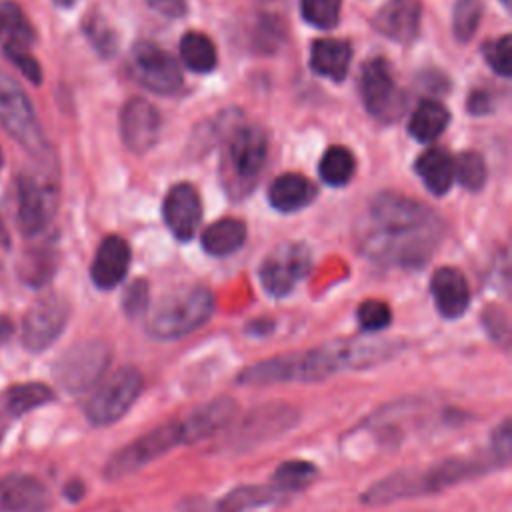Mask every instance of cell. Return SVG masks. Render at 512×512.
I'll return each mask as SVG.
<instances>
[{
	"instance_id": "52a82bcc",
	"label": "cell",
	"mask_w": 512,
	"mask_h": 512,
	"mask_svg": "<svg viewBox=\"0 0 512 512\" xmlns=\"http://www.w3.org/2000/svg\"><path fill=\"white\" fill-rule=\"evenodd\" d=\"M144 378L136 366L116 370L84 404L86 420L92 426H110L118 422L138 400Z\"/></svg>"
},
{
	"instance_id": "c3c4849f",
	"label": "cell",
	"mask_w": 512,
	"mask_h": 512,
	"mask_svg": "<svg viewBox=\"0 0 512 512\" xmlns=\"http://www.w3.org/2000/svg\"><path fill=\"white\" fill-rule=\"evenodd\" d=\"M78 0H54V4H58V6H62V8H68V6H72V4H76Z\"/></svg>"
},
{
	"instance_id": "f6af8a7d",
	"label": "cell",
	"mask_w": 512,
	"mask_h": 512,
	"mask_svg": "<svg viewBox=\"0 0 512 512\" xmlns=\"http://www.w3.org/2000/svg\"><path fill=\"white\" fill-rule=\"evenodd\" d=\"M490 106H492V100H490V96L484 90H476L468 98V108L474 114H484V112L490 110Z\"/></svg>"
},
{
	"instance_id": "6da1fadb",
	"label": "cell",
	"mask_w": 512,
	"mask_h": 512,
	"mask_svg": "<svg viewBox=\"0 0 512 512\" xmlns=\"http://www.w3.org/2000/svg\"><path fill=\"white\" fill-rule=\"evenodd\" d=\"M444 224L426 204L400 194H376L356 226L358 248L382 266L420 268L440 244Z\"/></svg>"
},
{
	"instance_id": "4dcf8cb0",
	"label": "cell",
	"mask_w": 512,
	"mask_h": 512,
	"mask_svg": "<svg viewBox=\"0 0 512 512\" xmlns=\"http://www.w3.org/2000/svg\"><path fill=\"white\" fill-rule=\"evenodd\" d=\"M316 474H318V470L312 462L288 460V462H282L276 468V472L272 474V486L282 494L298 492V490L306 488L308 484H312Z\"/></svg>"
},
{
	"instance_id": "60d3db41",
	"label": "cell",
	"mask_w": 512,
	"mask_h": 512,
	"mask_svg": "<svg viewBox=\"0 0 512 512\" xmlns=\"http://www.w3.org/2000/svg\"><path fill=\"white\" fill-rule=\"evenodd\" d=\"M512 450V430H510V418H504L492 432L490 438V454L494 464H506L510 460Z\"/></svg>"
},
{
	"instance_id": "836d02e7",
	"label": "cell",
	"mask_w": 512,
	"mask_h": 512,
	"mask_svg": "<svg viewBox=\"0 0 512 512\" xmlns=\"http://www.w3.org/2000/svg\"><path fill=\"white\" fill-rule=\"evenodd\" d=\"M342 0H300L302 18L316 28H332L340 20Z\"/></svg>"
},
{
	"instance_id": "7bdbcfd3",
	"label": "cell",
	"mask_w": 512,
	"mask_h": 512,
	"mask_svg": "<svg viewBox=\"0 0 512 512\" xmlns=\"http://www.w3.org/2000/svg\"><path fill=\"white\" fill-rule=\"evenodd\" d=\"M86 32L92 40V44L98 48V52H102L104 56L112 54L116 50V40H114V32L110 30V26L100 20V18H92L86 22Z\"/></svg>"
},
{
	"instance_id": "ffe728a7",
	"label": "cell",
	"mask_w": 512,
	"mask_h": 512,
	"mask_svg": "<svg viewBox=\"0 0 512 512\" xmlns=\"http://www.w3.org/2000/svg\"><path fill=\"white\" fill-rule=\"evenodd\" d=\"M430 292L438 312L448 318H460L470 304V288L464 274L458 268L444 266L432 274Z\"/></svg>"
},
{
	"instance_id": "3957f363",
	"label": "cell",
	"mask_w": 512,
	"mask_h": 512,
	"mask_svg": "<svg viewBox=\"0 0 512 512\" xmlns=\"http://www.w3.org/2000/svg\"><path fill=\"white\" fill-rule=\"evenodd\" d=\"M214 312L212 292L204 286H178L166 292L146 316V332L156 340H178L198 330Z\"/></svg>"
},
{
	"instance_id": "8d00e7d4",
	"label": "cell",
	"mask_w": 512,
	"mask_h": 512,
	"mask_svg": "<svg viewBox=\"0 0 512 512\" xmlns=\"http://www.w3.org/2000/svg\"><path fill=\"white\" fill-rule=\"evenodd\" d=\"M484 58L496 74L508 78L512 74V40H510V36L504 34L498 40L488 42L484 46Z\"/></svg>"
},
{
	"instance_id": "4fadbf2b",
	"label": "cell",
	"mask_w": 512,
	"mask_h": 512,
	"mask_svg": "<svg viewBox=\"0 0 512 512\" xmlns=\"http://www.w3.org/2000/svg\"><path fill=\"white\" fill-rule=\"evenodd\" d=\"M268 156V136L260 126L238 128L228 142V168L232 176L250 184L264 168Z\"/></svg>"
},
{
	"instance_id": "9a60e30c",
	"label": "cell",
	"mask_w": 512,
	"mask_h": 512,
	"mask_svg": "<svg viewBox=\"0 0 512 512\" xmlns=\"http://www.w3.org/2000/svg\"><path fill=\"white\" fill-rule=\"evenodd\" d=\"M162 214L166 226L178 240H190L202 218V202L198 190L188 182L172 186L164 198Z\"/></svg>"
},
{
	"instance_id": "7402d4cb",
	"label": "cell",
	"mask_w": 512,
	"mask_h": 512,
	"mask_svg": "<svg viewBox=\"0 0 512 512\" xmlns=\"http://www.w3.org/2000/svg\"><path fill=\"white\" fill-rule=\"evenodd\" d=\"M296 412L290 406L284 404H270L264 408L254 410L242 424L238 432V444L240 442H260L266 438H272L274 434H282L296 422Z\"/></svg>"
},
{
	"instance_id": "ba28073f",
	"label": "cell",
	"mask_w": 512,
	"mask_h": 512,
	"mask_svg": "<svg viewBox=\"0 0 512 512\" xmlns=\"http://www.w3.org/2000/svg\"><path fill=\"white\" fill-rule=\"evenodd\" d=\"M70 318V304L60 294L40 296L26 310L22 320V344L28 352H42L64 332Z\"/></svg>"
},
{
	"instance_id": "f35d334b",
	"label": "cell",
	"mask_w": 512,
	"mask_h": 512,
	"mask_svg": "<svg viewBox=\"0 0 512 512\" xmlns=\"http://www.w3.org/2000/svg\"><path fill=\"white\" fill-rule=\"evenodd\" d=\"M122 308L130 318L146 314L148 308V282L144 278H136L122 296Z\"/></svg>"
},
{
	"instance_id": "ac0fdd59",
	"label": "cell",
	"mask_w": 512,
	"mask_h": 512,
	"mask_svg": "<svg viewBox=\"0 0 512 512\" xmlns=\"http://www.w3.org/2000/svg\"><path fill=\"white\" fill-rule=\"evenodd\" d=\"M54 400V390L40 382L14 384L0 392V442L12 424L30 410L46 406Z\"/></svg>"
},
{
	"instance_id": "681fc988",
	"label": "cell",
	"mask_w": 512,
	"mask_h": 512,
	"mask_svg": "<svg viewBox=\"0 0 512 512\" xmlns=\"http://www.w3.org/2000/svg\"><path fill=\"white\" fill-rule=\"evenodd\" d=\"M2 276H4V272H2V266H0V282H2Z\"/></svg>"
},
{
	"instance_id": "816d5d0a",
	"label": "cell",
	"mask_w": 512,
	"mask_h": 512,
	"mask_svg": "<svg viewBox=\"0 0 512 512\" xmlns=\"http://www.w3.org/2000/svg\"><path fill=\"white\" fill-rule=\"evenodd\" d=\"M0 32H2V18H0Z\"/></svg>"
},
{
	"instance_id": "74e56055",
	"label": "cell",
	"mask_w": 512,
	"mask_h": 512,
	"mask_svg": "<svg viewBox=\"0 0 512 512\" xmlns=\"http://www.w3.org/2000/svg\"><path fill=\"white\" fill-rule=\"evenodd\" d=\"M20 278L22 282L30 284V286H40L44 284L52 272H54V258L46 256V254H36V256H26L22 258L20 266H18Z\"/></svg>"
},
{
	"instance_id": "e0dca14e",
	"label": "cell",
	"mask_w": 512,
	"mask_h": 512,
	"mask_svg": "<svg viewBox=\"0 0 512 512\" xmlns=\"http://www.w3.org/2000/svg\"><path fill=\"white\" fill-rule=\"evenodd\" d=\"M50 506L48 488L30 474H10L0 480L2 512H44Z\"/></svg>"
},
{
	"instance_id": "d6a6232c",
	"label": "cell",
	"mask_w": 512,
	"mask_h": 512,
	"mask_svg": "<svg viewBox=\"0 0 512 512\" xmlns=\"http://www.w3.org/2000/svg\"><path fill=\"white\" fill-rule=\"evenodd\" d=\"M482 0H456L454 4V36L460 42H468L482 18Z\"/></svg>"
},
{
	"instance_id": "bcb514c9",
	"label": "cell",
	"mask_w": 512,
	"mask_h": 512,
	"mask_svg": "<svg viewBox=\"0 0 512 512\" xmlns=\"http://www.w3.org/2000/svg\"><path fill=\"white\" fill-rule=\"evenodd\" d=\"M12 330H14L12 320H10L8 316H2V314H0V346L12 336Z\"/></svg>"
},
{
	"instance_id": "8992f818",
	"label": "cell",
	"mask_w": 512,
	"mask_h": 512,
	"mask_svg": "<svg viewBox=\"0 0 512 512\" xmlns=\"http://www.w3.org/2000/svg\"><path fill=\"white\" fill-rule=\"evenodd\" d=\"M112 360V348L106 340H84L70 346L54 362V378L70 392L80 394L90 390L106 374Z\"/></svg>"
},
{
	"instance_id": "484cf974",
	"label": "cell",
	"mask_w": 512,
	"mask_h": 512,
	"mask_svg": "<svg viewBox=\"0 0 512 512\" xmlns=\"http://www.w3.org/2000/svg\"><path fill=\"white\" fill-rule=\"evenodd\" d=\"M246 240V224L238 218H220L202 232V248L212 256L236 252Z\"/></svg>"
},
{
	"instance_id": "d6986e66",
	"label": "cell",
	"mask_w": 512,
	"mask_h": 512,
	"mask_svg": "<svg viewBox=\"0 0 512 512\" xmlns=\"http://www.w3.org/2000/svg\"><path fill=\"white\" fill-rule=\"evenodd\" d=\"M128 266H130L128 242L120 236H106L100 242L90 266L92 282L102 290H110L124 280Z\"/></svg>"
},
{
	"instance_id": "d590c367",
	"label": "cell",
	"mask_w": 512,
	"mask_h": 512,
	"mask_svg": "<svg viewBox=\"0 0 512 512\" xmlns=\"http://www.w3.org/2000/svg\"><path fill=\"white\" fill-rule=\"evenodd\" d=\"M358 324L366 330V332H380L384 328L390 326L392 322V310L386 302L382 300H364L358 306L356 312Z\"/></svg>"
},
{
	"instance_id": "8fae6325",
	"label": "cell",
	"mask_w": 512,
	"mask_h": 512,
	"mask_svg": "<svg viewBox=\"0 0 512 512\" xmlns=\"http://www.w3.org/2000/svg\"><path fill=\"white\" fill-rule=\"evenodd\" d=\"M360 94L366 110L378 120L392 122L404 112V94L398 90L392 68L384 58L364 62L360 74Z\"/></svg>"
},
{
	"instance_id": "44dd1931",
	"label": "cell",
	"mask_w": 512,
	"mask_h": 512,
	"mask_svg": "<svg viewBox=\"0 0 512 512\" xmlns=\"http://www.w3.org/2000/svg\"><path fill=\"white\" fill-rule=\"evenodd\" d=\"M236 414V402L232 398L220 396L198 410H194L186 420H182V432H184V444H196L224 426L232 422Z\"/></svg>"
},
{
	"instance_id": "603a6c76",
	"label": "cell",
	"mask_w": 512,
	"mask_h": 512,
	"mask_svg": "<svg viewBox=\"0 0 512 512\" xmlns=\"http://www.w3.org/2000/svg\"><path fill=\"white\" fill-rule=\"evenodd\" d=\"M316 196V186L302 174H280L268 188L270 204L280 212H296L308 206Z\"/></svg>"
},
{
	"instance_id": "f1b7e54d",
	"label": "cell",
	"mask_w": 512,
	"mask_h": 512,
	"mask_svg": "<svg viewBox=\"0 0 512 512\" xmlns=\"http://www.w3.org/2000/svg\"><path fill=\"white\" fill-rule=\"evenodd\" d=\"M180 56L194 72H210L216 68L218 52L214 42L202 32H186L180 40Z\"/></svg>"
},
{
	"instance_id": "b9f144b4",
	"label": "cell",
	"mask_w": 512,
	"mask_h": 512,
	"mask_svg": "<svg viewBox=\"0 0 512 512\" xmlns=\"http://www.w3.org/2000/svg\"><path fill=\"white\" fill-rule=\"evenodd\" d=\"M282 36H284L282 22L276 20L274 16H268L258 22L254 32V44L256 48H262V50H274V46L282 42Z\"/></svg>"
},
{
	"instance_id": "2e32d148",
	"label": "cell",
	"mask_w": 512,
	"mask_h": 512,
	"mask_svg": "<svg viewBox=\"0 0 512 512\" xmlns=\"http://www.w3.org/2000/svg\"><path fill=\"white\" fill-rule=\"evenodd\" d=\"M420 16V0H388L378 8L372 24L386 38L408 44L420 32Z\"/></svg>"
},
{
	"instance_id": "9c48e42d",
	"label": "cell",
	"mask_w": 512,
	"mask_h": 512,
	"mask_svg": "<svg viewBox=\"0 0 512 512\" xmlns=\"http://www.w3.org/2000/svg\"><path fill=\"white\" fill-rule=\"evenodd\" d=\"M58 208L56 184L40 174H24L18 180V226L22 234H42Z\"/></svg>"
},
{
	"instance_id": "7dc6e473",
	"label": "cell",
	"mask_w": 512,
	"mask_h": 512,
	"mask_svg": "<svg viewBox=\"0 0 512 512\" xmlns=\"http://www.w3.org/2000/svg\"><path fill=\"white\" fill-rule=\"evenodd\" d=\"M64 494H66L70 500H78V498H82V494H84V486H82L78 480H72V482L64 488Z\"/></svg>"
},
{
	"instance_id": "cb8c5ba5",
	"label": "cell",
	"mask_w": 512,
	"mask_h": 512,
	"mask_svg": "<svg viewBox=\"0 0 512 512\" xmlns=\"http://www.w3.org/2000/svg\"><path fill=\"white\" fill-rule=\"evenodd\" d=\"M352 58V46L346 40L322 38L310 48V66L316 74L326 76L334 82L344 80Z\"/></svg>"
},
{
	"instance_id": "ee69618b",
	"label": "cell",
	"mask_w": 512,
	"mask_h": 512,
	"mask_svg": "<svg viewBox=\"0 0 512 512\" xmlns=\"http://www.w3.org/2000/svg\"><path fill=\"white\" fill-rule=\"evenodd\" d=\"M146 4L164 14V16H170V18H180L186 14L188 10V2L186 0H146Z\"/></svg>"
},
{
	"instance_id": "5b68a950",
	"label": "cell",
	"mask_w": 512,
	"mask_h": 512,
	"mask_svg": "<svg viewBox=\"0 0 512 512\" xmlns=\"http://www.w3.org/2000/svg\"><path fill=\"white\" fill-rule=\"evenodd\" d=\"M178 444H184V432H182L180 420H172L162 426H156L150 432L122 446L118 452H114L104 466V476L106 480H122L138 472L140 468L148 466L156 458L164 456Z\"/></svg>"
},
{
	"instance_id": "7a4b0ae2",
	"label": "cell",
	"mask_w": 512,
	"mask_h": 512,
	"mask_svg": "<svg viewBox=\"0 0 512 512\" xmlns=\"http://www.w3.org/2000/svg\"><path fill=\"white\" fill-rule=\"evenodd\" d=\"M382 360L376 340H336L308 352L282 354L250 364L238 374L244 386H270L282 382H318L340 370H358Z\"/></svg>"
},
{
	"instance_id": "5bb4252c",
	"label": "cell",
	"mask_w": 512,
	"mask_h": 512,
	"mask_svg": "<svg viewBox=\"0 0 512 512\" xmlns=\"http://www.w3.org/2000/svg\"><path fill=\"white\" fill-rule=\"evenodd\" d=\"M160 126V112L148 100L134 96L124 104L120 114V134L134 154H144L156 144Z\"/></svg>"
},
{
	"instance_id": "e575fe53",
	"label": "cell",
	"mask_w": 512,
	"mask_h": 512,
	"mask_svg": "<svg viewBox=\"0 0 512 512\" xmlns=\"http://www.w3.org/2000/svg\"><path fill=\"white\" fill-rule=\"evenodd\" d=\"M454 176H458L460 184L468 190H480L486 182V164L478 152H462L454 162Z\"/></svg>"
},
{
	"instance_id": "277c9868",
	"label": "cell",
	"mask_w": 512,
	"mask_h": 512,
	"mask_svg": "<svg viewBox=\"0 0 512 512\" xmlns=\"http://www.w3.org/2000/svg\"><path fill=\"white\" fill-rule=\"evenodd\" d=\"M0 126L32 156L44 160L50 156L48 142L38 124L36 112L26 92L0 72Z\"/></svg>"
},
{
	"instance_id": "d4e9b609",
	"label": "cell",
	"mask_w": 512,
	"mask_h": 512,
	"mask_svg": "<svg viewBox=\"0 0 512 512\" xmlns=\"http://www.w3.org/2000/svg\"><path fill=\"white\" fill-rule=\"evenodd\" d=\"M414 170L432 194L442 196L452 186L454 160L442 148H432V150H426L424 154H420V158L414 164Z\"/></svg>"
},
{
	"instance_id": "30bf717a",
	"label": "cell",
	"mask_w": 512,
	"mask_h": 512,
	"mask_svg": "<svg viewBox=\"0 0 512 512\" xmlns=\"http://www.w3.org/2000/svg\"><path fill=\"white\" fill-rule=\"evenodd\" d=\"M128 74L156 94H176L182 88V72L176 60L152 42H138L132 48Z\"/></svg>"
},
{
	"instance_id": "f546056e",
	"label": "cell",
	"mask_w": 512,
	"mask_h": 512,
	"mask_svg": "<svg viewBox=\"0 0 512 512\" xmlns=\"http://www.w3.org/2000/svg\"><path fill=\"white\" fill-rule=\"evenodd\" d=\"M356 160L346 146H330L318 164L320 178L330 186H344L354 176Z\"/></svg>"
},
{
	"instance_id": "7c38bea8",
	"label": "cell",
	"mask_w": 512,
	"mask_h": 512,
	"mask_svg": "<svg viewBox=\"0 0 512 512\" xmlns=\"http://www.w3.org/2000/svg\"><path fill=\"white\" fill-rule=\"evenodd\" d=\"M310 270V254L304 244L286 242L274 248L260 266V282L270 296H286Z\"/></svg>"
},
{
	"instance_id": "4316f807",
	"label": "cell",
	"mask_w": 512,
	"mask_h": 512,
	"mask_svg": "<svg viewBox=\"0 0 512 512\" xmlns=\"http://www.w3.org/2000/svg\"><path fill=\"white\" fill-rule=\"evenodd\" d=\"M448 120H450V114L442 104L434 100H424L412 112L408 122V132L418 142H432L444 132V128L448 126Z\"/></svg>"
},
{
	"instance_id": "f907efd6",
	"label": "cell",
	"mask_w": 512,
	"mask_h": 512,
	"mask_svg": "<svg viewBox=\"0 0 512 512\" xmlns=\"http://www.w3.org/2000/svg\"><path fill=\"white\" fill-rule=\"evenodd\" d=\"M0 168H2V150H0Z\"/></svg>"
},
{
	"instance_id": "83f0119b",
	"label": "cell",
	"mask_w": 512,
	"mask_h": 512,
	"mask_svg": "<svg viewBox=\"0 0 512 512\" xmlns=\"http://www.w3.org/2000/svg\"><path fill=\"white\" fill-rule=\"evenodd\" d=\"M282 496L284 494L278 492L272 484L270 486H260V484L238 486L218 502V512H246L252 508L274 504Z\"/></svg>"
},
{
	"instance_id": "1f68e13d",
	"label": "cell",
	"mask_w": 512,
	"mask_h": 512,
	"mask_svg": "<svg viewBox=\"0 0 512 512\" xmlns=\"http://www.w3.org/2000/svg\"><path fill=\"white\" fill-rule=\"evenodd\" d=\"M2 28L8 30V44L28 48L34 42V28L14 2H4L0 10Z\"/></svg>"
},
{
	"instance_id": "ab89813d",
	"label": "cell",
	"mask_w": 512,
	"mask_h": 512,
	"mask_svg": "<svg viewBox=\"0 0 512 512\" xmlns=\"http://www.w3.org/2000/svg\"><path fill=\"white\" fill-rule=\"evenodd\" d=\"M4 50H6V56L12 60V64H14L30 82H34V84H40V82H42L40 64L30 56L28 48L14 46V44H6Z\"/></svg>"
}]
</instances>
